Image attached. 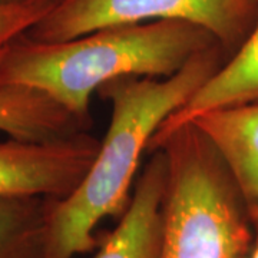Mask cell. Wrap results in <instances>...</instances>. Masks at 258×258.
Listing matches in <instances>:
<instances>
[{
    "label": "cell",
    "mask_w": 258,
    "mask_h": 258,
    "mask_svg": "<svg viewBox=\"0 0 258 258\" xmlns=\"http://www.w3.org/2000/svg\"><path fill=\"white\" fill-rule=\"evenodd\" d=\"M228 59L215 45L172 76H122L102 86L98 95L111 103L109 126L79 186L63 200H50L45 258H74L99 247L95 228L126 211L141 158L155 132Z\"/></svg>",
    "instance_id": "obj_1"
},
{
    "label": "cell",
    "mask_w": 258,
    "mask_h": 258,
    "mask_svg": "<svg viewBox=\"0 0 258 258\" xmlns=\"http://www.w3.org/2000/svg\"><path fill=\"white\" fill-rule=\"evenodd\" d=\"M215 45L210 30L185 20L109 26L60 42L22 35L0 50V85L40 91L92 123L91 98L103 85L122 76H172Z\"/></svg>",
    "instance_id": "obj_2"
},
{
    "label": "cell",
    "mask_w": 258,
    "mask_h": 258,
    "mask_svg": "<svg viewBox=\"0 0 258 258\" xmlns=\"http://www.w3.org/2000/svg\"><path fill=\"white\" fill-rule=\"evenodd\" d=\"M166 157L159 258H248L254 224L218 149L194 122L154 137L148 154Z\"/></svg>",
    "instance_id": "obj_3"
},
{
    "label": "cell",
    "mask_w": 258,
    "mask_h": 258,
    "mask_svg": "<svg viewBox=\"0 0 258 258\" xmlns=\"http://www.w3.org/2000/svg\"><path fill=\"white\" fill-rule=\"evenodd\" d=\"M257 18L258 9L248 0H57L25 35L60 42L109 26L185 20L210 30L231 57Z\"/></svg>",
    "instance_id": "obj_4"
},
{
    "label": "cell",
    "mask_w": 258,
    "mask_h": 258,
    "mask_svg": "<svg viewBox=\"0 0 258 258\" xmlns=\"http://www.w3.org/2000/svg\"><path fill=\"white\" fill-rule=\"evenodd\" d=\"M101 141L88 131L52 141H0V197L63 200L93 164Z\"/></svg>",
    "instance_id": "obj_5"
},
{
    "label": "cell",
    "mask_w": 258,
    "mask_h": 258,
    "mask_svg": "<svg viewBox=\"0 0 258 258\" xmlns=\"http://www.w3.org/2000/svg\"><path fill=\"white\" fill-rule=\"evenodd\" d=\"M118 225L101 240L92 258H159L166 189L165 154L151 152Z\"/></svg>",
    "instance_id": "obj_6"
},
{
    "label": "cell",
    "mask_w": 258,
    "mask_h": 258,
    "mask_svg": "<svg viewBox=\"0 0 258 258\" xmlns=\"http://www.w3.org/2000/svg\"><path fill=\"white\" fill-rule=\"evenodd\" d=\"M252 103H258V18L240 49L184 106L162 122L154 137L166 135L205 112Z\"/></svg>",
    "instance_id": "obj_7"
},
{
    "label": "cell",
    "mask_w": 258,
    "mask_h": 258,
    "mask_svg": "<svg viewBox=\"0 0 258 258\" xmlns=\"http://www.w3.org/2000/svg\"><path fill=\"white\" fill-rule=\"evenodd\" d=\"M192 122L222 155L249 208L258 207V103L214 109Z\"/></svg>",
    "instance_id": "obj_8"
},
{
    "label": "cell",
    "mask_w": 258,
    "mask_h": 258,
    "mask_svg": "<svg viewBox=\"0 0 258 258\" xmlns=\"http://www.w3.org/2000/svg\"><path fill=\"white\" fill-rule=\"evenodd\" d=\"M91 125L40 91L0 85V132L9 138L52 141L86 132Z\"/></svg>",
    "instance_id": "obj_9"
},
{
    "label": "cell",
    "mask_w": 258,
    "mask_h": 258,
    "mask_svg": "<svg viewBox=\"0 0 258 258\" xmlns=\"http://www.w3.org/2000/svg\"><path fill=\"white\" fill-rule=\"evenodd\" d=\"M49 198L0 197V258H45Z\"/></svg>",
    "instance_id": "obj_10"
},
{
    "label": "cell",
    "mask_w": 258,
    "mask_h": 258,
    "mask_svg": "<svg viewBox=\"0 0 258 258\" xmlns=\"http://www.w3.org/2000/svg\"><path fill=\"white\" fill-rule=\"evenodd\" d=\"M57 0L0 3V50L32 29Z\"/></svg>",
    "instance_id": "obj_11"
},
{
    "label": "cell",
    "mask_w": 258,
    "mask_h": 258,
    "mask_svg": "<svg viewBox=\"0 0 258 258\" xmlns=\"http://www.w3.org/2000/svg\"><path fill=\"white\" fill-rule=\"evenodd\" d=\"M249 212H251V218L254 224V242H252V248H251L248 258H258V207L249 208Z\"/></svg>",
    "instance_id": "obj_12"
},
{
    "label": "cell",
    "mask_w": 258,
    "mask_h": 258,
    "mask_svg": "<svg viewBox=\"0 0 258 258\" xmlns=\"http://www.w3.org/2000/svg\"><path fill=\"white\" fill-rule=\"evenodd\" d=\"M22 2H36V0H0V3H22Z\"/></svg>",
    "instance_id": "obj_13"
},
{
    "label": "cell",
    "mask_w": 258,
    "mask_h": 258,
    "mask_svg": "<svg viewBox=\"0 0 258 258\" xmlns=\"http://www.w3.org/2000/svg\"><path fill=\"white\" fill-rule=\"evenodd\" d=\"M248 2L252 5V6H255V8L258 9V0H248Z\"/></svg>",
    "instance_id": "obj_14"
}]
</instances>
